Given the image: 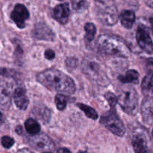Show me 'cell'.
<instances>
[{
  "mask_svg": "<svg viewBox=\"0 0 153 153\" xmlns=\"http://www.w3.org/2000/svg\"><path fill=\"white\" fill-rule=\"evenodd\" d=\"M37 80L50 91L69 95L73 94L76 91V85L73 79L55 69H49L38 73Z\"/></svg>",
  "mask_w": 153,
  "mask_h": 153,
  "instance_id": "6da1fadb",
  "label": "cell"
},
{
  "mask_svg": "<svg viewBox=\"0 0 153 153\" xmlns=\"http://www.w3.org/2000/svg\"><path fill=\"white\" fill-rule=\"evenodd\" d=\"M82 70L87 77L97 85L104 87L110 82L105 66L98 57L94 55L85 57L82 63Z\"/></svg>",
  "mask_w": 153,
  "mask_h": 153,
  "instance_id": "7a4b0ae2",
  "label": "cell"
},
{
  "mask_svg": "<svg viewBox=\"0 0 153 153\" xmlns=\"http://www.w3.org/2000/svg\"><path fill=\"white\" fill-rule=\"evenodd\" d=\"M97 45L100 52L105 55L126 58L130 55L126 43L117 36L102 34L98 37Z\"/></svg>",
  "mask_w": 153,
  "mask_h": 153,
  "instance_id": "3957f363",
  "label": "cell"
},
{
  "mask_svg": "<svg viewBox=\"0 0 153 153\" xmlns=\"http://www.w3.org/2000/svg\"><path fill=\"white\" fill-rule=\"evenodd\" d=\"M117 102L126 114L133 115L136 114L138 105V95L133 87L126 86L118 92Z\"/></svg>",
  "mask_w": 153,
  "mask_h": 153,
  "instance_id": "277c9868",
  "label": "cell"
},
{
  "mask_svg": "<svg viewBox=\"0 0 153 153\" xmlns=\"http://www.w3.org/2000/svg\"><path fill=\"white\" fill-rule=\"evenodd\" d=\"M100 123L115 135L122 137L125 134L126 128L123 123L117 115L114 109L104 114L101 117Z\"/></svg>",
  "mask_w": 153,
  "mask_h": 153,
  "instance_id": "5b68a950",
  "label": "cell"
},
{
  "mask_svg": "<svg viewBox=\"0 0 153 153\" xmlns=\"http://www.w3.org/2000/svg\"><path fill=\"white\" fill-rule=\"evenodd\" d=\"M101 4L97 10V16L101 22L106 25H114L117 22V10L113 4Z\"/></svg>",
  "mask_w": 153,
  "mask_h": 153,
  "instance_id": "8992f818",
  "label": "cell"
},
{
  "mask_svg": "<svg viewBox=\"0 0 153 153\" xmlns=\"http://www.w3.org/2000/svg\"><path fill=\"white\" fill-rule=\"evenodd\" d=\"M28 143L34 149L44 152H49L55 147L52 139L45 134H37L28 137Z\"/></svg>",
  "mask_w": 153,
  "mask_h": 153,
  "instance_id": "52a82bcc",
  "label": "cell"
},
{
  "mask_svg": "<svg viewBox=\"0 0 153 153\" xmlns=\"http://www.w3.org/2000/svg\"><path fill=\"white\" fill-rule=\"evenodd\" d=\"M136 38L139 46L143 50L147 52L148 54H152L153 45L152 37L149 34V29L145 25H140L137 27Z\"/></svg>",
  "mask_w": 153,
  "mask_h": 153,
  "instance_id": "ba28073f",
  "label": "cell"
},
{
  "mask_svg": "<svg viewBox=\"0 0 153 153\" xmlns=\"http://www.w3.org/2000/svg\"><path fill=\"white\" fill-rule=\"evenodd\" d=\"M28 17L29 12L25 6L22 4H16L13 11L10 13V18L19 28H25V21L28 19Z\"/></svg>",
  "mask_w": 153,
  "mask_h": 153,
  "instance_id": "9c48e42d",
  "label": "cell"
},
{
  "mask_svg": "<svg viewBox=\"0 0 153 153\" xmlns=\"http://www.w3.org/2000/svg\"><path fill=\"white\" fill-rule=\"evenodd\" d=\"M146 132L142 129L137 130L132 138V146L135 153H149Z\"/></svg>",
  "mask_w": 153,
  "mask_h": 153,
  "instance_id": "30bf717a",
  "label": "cell"
},
{
  "mask_svg": "<svg viewBox=\"0 0 153 153\" xmlns=\"http://www.w3.org/2000/svg\"><path fill=\"white\" fill-rule=\"evenodd\" d=\"M33 36L38 40L52 41L55 39V34L52 30L44 23L37 24L32 31Z\"/></svg>",
  "mask_w": 153,
  "mask_h": 153,
  "instance_id": "8fae6325",
  "label": "cell"
},
{
  "mask_svg": "<svg viewBox=\"0 0 153 153\" xmlns=\"http://www.w3.org/2000/svg\"><path fill=\"white\" fill-rule=\"evenodd\" d=\"M152 96H146L141 104V114L143 121L146 123L152 126Z\"/></svg>",
  "mask_w": 153,
  "mask_h": 153,
  "instance_id": "7c38bea8",
  "label": "cell"
},
{
  "mask_svg": "<svg viewBox=\"0 0 153 153\" xmlns=\"http://www.w3.org/2000/svg\"><path fill=\"white\" fill-rule=\"evenodd\" d=\"M11 100V86L7 82L0 84V106L1 108L7 109L10 105Z\"/></svg>",
  "mask_w": 153,
  "mask_h": 153,
  "instance_id": "4fadbf2b",
  "label": "cell"
},
{
  "mask_svg": "<svg viewBox=\"0 0 153 153\" xmlns=\"http://www.w3.org/2000/svg\"><path fill=\"white\" fill-rule=\"evenodd\" d=\"M54 17L61 24H66L70 17V10L68 3H64L57 5L53 11Z\"/></svg>",
  "mask_w": 153,
  "mask_h": 153,
  "instance_id": "5bb4252c",
  "label": "cell"
},
{
  "mask_svg": "<svg viewBox=\"0 0 153 153\" xmlns=\"http://www.w3.org/2000/svg\"><path fill=\"white\" fill-rule=\"evenodd\" d=\"M13 100L16 105L20 110H25L28 105V99L26 96V91L22 88H17L13 93Z\"/></svg>",
  "mask_w": 153,
  "mask_h": 153,
  "instance_id": "9a60e30c",
  "label": "cell"
},
{
  "mask_svg": "<svg viewBox=\"0 0 153 153\" xmlns=\"http://www.w3.org/2000/svg\"><path fill=\"white\" fill-rule=\"evenodd\" d=\"M120 21L125 28L130 29L132 28L135 21V14L132 10H125L121 13Z\"/></svg>",
  "mask_w": 153,
  "mask_h": 153,
  "instance_id": "2e32d148",
  "label": "cell"
},
{
  "mask_svg": "<svg viewBox=\"0 0 153 153\" xmlns=\"http://www.w3.org/2000/svg\"><path fill=\"white\" fill-rule=\"evenodd\" d=\"M119 80L122 83H132L137 84L139 82V73L137 70H130L127 71L124 76H120L119 77Z\"/></svg>",
  "mask_w": 153,
  "mask_h": 153,
  "instance_id": "e0dca14e",
  "label": "cell"
},
{
  "mask_svg": "<svg viewBox=\"0 0 153 153\" xmlns=\"http://www.w3.org/2000/svg\"><path fill=\"white\" fill-rule=\"evenodd\" d=\"M25 127L26 131L31 135L39 134L40 131V126L34 119L29 118L25 123Z\"/></svg>",
  "mask_w": 153,
  "mask_h": 153,
  "instance_id": "ac0fdd59",
  "label": "cell"
},
{
  "mask_svg": "<svg viewBox=\"0 0 153 153\" xmlns=\"http://www.w3.org/2000/svg\"><path fill=\"white\" fill-rule=\"evenodd\" d=\"M141 88L145 95L151 96L149 94H152V72H149V74L143 79Z\"/></svg>",
  "mask_w": 153,
  "mask_h": 153,
  "instance_id": "d6986e66",
  "label": "cell"
},
{
  "mask_svg": "<svg viewBox=\"0 0 153 153\" xmlns=\"http://www.w3.org/2000/svg\"><path fill=\"white\" fill-rule=\"evenodd\" d=\"M85 40L86 43H91L94 40V37L97 33V28H96L95 25L91 22H88L85 26Z\"/></svg>",
  "mask_w": 153,
  "mask_h": 153,
  "instance_id": "ffe728a7",
  "label": "cell"
},
{
  "mask_svg": "<svg viewBox=\"0 0 153 153\" xmlns=\"http://www.w3.org/2000/svg\"><path fill=\"white\" fill-rule=\"evenodd\" d=\"M77 106L82 111L85 112V115H86L88 117L91 118V119L92 120L98 119V114H97V112L96 111L95 109L91 108V106H88L87 105L82 104V103H78Z\"/></svg>",
  "mask_w": 153,
  "mask_h": 153,
  "instance_id": "44dd1931",
  "label": "cell"
},
{
  "mask_svg": "<svg viewBox=\"0 0 153 153\" xmlns=\"http://www.w3.org/2000/svg\"><path fill=\"white\" fill-rule=\"evenodd\" d=\"M72 7L76 11H83L88 7V2L86 0H72Z\"/></svg>",
  "mask_w": 153,
  "mask_h": 153,
  "instance_id": "7402d4cb",
  "label": "cell"
},
{
  "mask_svg": "<svg viewBox=\"0 0 153 153\" xmlns=\"http://www.w3.org/2000/svg\"><path fill=\"white\" fill-rule=\"evenodd\" d=\"M55 102L57 106V108L60 111H63L65 109L67 102L64 96L61 94H58L55 98Z\"/></svg>",
  "mask_w": 153,
  "mask_h": 153,
  "instance_id": "603a6c76",
  "label": "cell"
},
{
  "mask_svg": "<svg viewBox=\"0 0 153 153\" xmlns=\"http://www.w3.org/2000/svg\"><path fill=\"white\" fill-rule=\"evenodd\" d=\"M105 98L106 99V100L109 103L111 107L113 109H114L115 105L117 103V98L116 96L114 94H112V93L108 92L105 94Z\"/></svg>",
  "mask_w": 153,
  "mask_h": 153,
  "instance_id": "cb8c5ba5",
  "label": "cell"
},
{
  "mask_svg": "<svg viewBox=\"0 0 153 153\" xmlns=\"http://www.w3.org/2000/svg\"><path fill=\"white\" fill-rule=\"evenodd\" d=\"M14 144V140L8 136H4L1 138V145L6 149H10Z\"/></svg>",
  "mask_w": 153,
  "mask_h": 153,
  "instance_id": "d4e9b609",
  "label": "cell"
},
{
  "mask_svg": "<svg viewBox=\"0 0 153 153\" xmlns=\"http://www.w3.org/2000/svg\"><path fill=\"white\" fill-rule=\"evenodd\" d=\"M67 67L70 70H73L78 65V60L76 58H68L66 61Z\"/></svg>",
  "mask_w": 153,
  "mask_h": 153,
  "instance_id": "484cf974",
  "label": "cell"
},
{
  "mask_svg": "<svg viewBox=\"0 0 153 153\" xmlns=\"http://www.w3.org/2000/svg\"><path fill=\"white\" fill-rule=\"evenodd\" d=\"M44 55L45 58L48 60L54 59L55 57V52H54V51L52 50V49H47V50H46Z\"/></svg>",
  "mask_w": 153,
  "mask_h": 153,
  "instance_id": "4316f807",
  "label": "cell"
},
{
  "mask_svg": "<svg viewBox=\"0 0 153 153\" xmlns=\"http://www.w3.org/2000/svg\"><path fill=\"white\" fill-rule=\"evenodd\" d=\"M57 153H71V152L67 148H61L57 151Z\"/></svg>",
  "mask_w": 153,
  "mask_h": 153,
  "instance_id": "83f0119b",
  "label": "cell"
},
{
  "mask_svg": "<svg viewBox=\"0 0 153 153\" xmlns=\"http://www.w3.org/2000/svg\"><path fill=\"white\" fill-rule=\"evenodd\" d=\"M17 153H32V152H31V151L28 149H20V150L18 151Z\"/></svg>",
  "mask_w": 153,
  "mask_h": 153,
  "instance_id": "f1b7e54d",
  "label": "cell"
},
{
  "mask_svg": "<svg viewBox=\"0 0 153 153\" xmlns=\"http://www.w3.org/2000/svg\"><path fill=\"white\" fill-rule=\"evenodd\" d=\"M16 131L18 133V134H20L22 132V126H19L16 127Z\"/></svg>",
  "mask_w": 153,
  "mask_h": 153,
  "instance_id": "f546056e",
  "label": "cell"
},
{
  "mask_svg": "<svg viewBox=\"0 0 153 153\" xmlns=\"http://www.w3.org/2000/svg\"><path fill=\"white\" fill-rule=\"evenodd\" d=\"M3 122H4V117H3L2 114L0 111V125H1L3 123Z\"/></svg>",
  "mask_w": 153,
  "mask_h": 153,
  "instance_id": "4dcf8cb0",
  "label": "cell"
},
{
  "mask_svg": "<svg viewBox=\"0 0 153 153\" xmlns=\"http://www.w3.org/2000/svg\"><path fill=\"white\" fill-rule=\"evenodd\" d=\"M94 1H96L97 2H98V3H102V2H105V0H94Z\"/></svg>",
  "mask_w": 153,
  "mask_h": 153,
  "instance_id": "1f68e13d",
  "label": "cell"
},
{
  "mask_svg": "<svg viewBox=\"0 0 153 153\" xmlns=\"http://www.w3.org/2000/svg\"><path fill=\"white\" fill-rule=\"evenodd\" d=\"M4 70H3V69H0V75L3 74V73H4Z\"/></svg>",
  "mask_w": 153,
  "mask_h": 153,
  "instance_id": "d6a6232c",
  "label": "cell"
},
{
  "mask_svg": "<svg viewBox=\"0 0 153 153\" xmlns=\"http://www.w3.org/2000/svg\"><path fill=\"white\" fill-rule=\"evenodd\" d=\"M43 153H52V152H43Z\"/></svg>",
  "mask_w": 153,
  "mask_h": 153,
  "instance_id": "836d02e7",
  "label": "cell"
},
{
  "mask_svg": "<svg viewBox=\"0 0 153 153\" xmlns=\"http://www.w3.org/2000/svg\"><path fill=\"white\" fill-rule=\"evenodd\" d=\"M59 1H63V0H59Z\"/></svg>",
  "mask_w": 153,
  "mask_h": 153,
  "instance_id": "e575fe53",
  "label": "cell"
}]
</instances>
